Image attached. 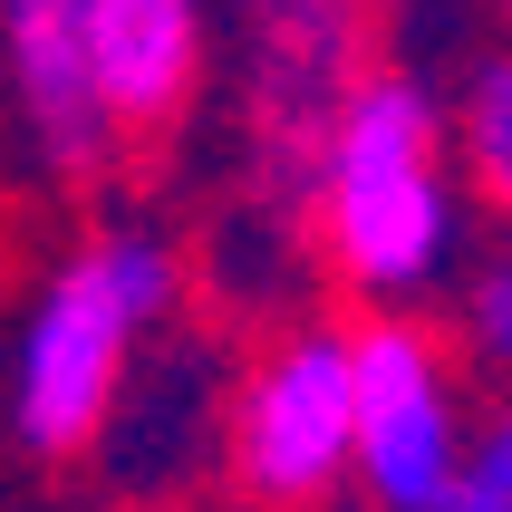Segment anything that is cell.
I'll list each match as a JSON object with an SVG mask.
<instances>
[{"label": "cell", "instance_id": "cell-1", "mask_svg": "<svg viewBox=\"0 0 512 512\" xmlns=\"http://www.w3.org/2000/svg\"><path fill=\"white\" fill-rule=\"evenodd\" d=\"M300 223L319 271L358 310H416L464 261V174L445 97L406 68H368L300 165Z\"/></svg>", "mask_w": 512, "mask_h": 512}, {"label": "cell", "instance_id": "cell-2", "mask_svg": "<svg viewBox=\"0 0 512 512\" xmlns=\"http://www.w3.org/2000/svg\"><path fill=\"white\" fill-rule=\"evenodd\" d=\"M174 300H184V261L165 232L107 223L68 242L49 261V281L29 290L20 339H10V445L39 464L87 455L107 435L136 358L174 329Z\"/></svg>", "mask_w": 512, "mask_h": 512}, {"label": "cell", "instance_id": "cell-3", "mask_svg": "<svg viewBox=\"0 0 512 512\" xmlns=\"http://www.w3.org/2000/svg\"><path fill=\"white\" fill-rule=\"evenodd\" d=\"M474 368L416 310H368L348 329V503L426 512L474 445Z\"/></svg>", "mask_w": 512, "mask_h": 512}, {"label": "cell", "instance_id": "cell-4", "mask_svg": "<svg viewBox=\"0 0 512 512\" xmlns=\"http://www.w3.org/2000/svg\"><path fill=\"white\" fill-rule=\"evenodd\" d=\"M213 455L252 512H339L348 503V329H329V319L271 329L223 387Z\"/></svg>", "mask_w": 512, "mask_h": 512}, {"label": "cell", "instance_id": "cell-5", "mask_svg": "<svg viewBox=\"0 0 512 512\" xmlns=\"http://www.w3.org/2000/svg\"><path fill=\"white\" fill-rule=\"evenodd\" d=\"M368 0H252V49H242V136L271 194H300L319 126L368 78Z\"/></svg>", "mask_w": 512, "mask_h": 512}, {"label": "cell", "instance_id": "cell-6", "mask_svg": "<svg viewBox=\"0 0 512 512\" xmlns=\"http://www.w3.org/2000/svg\"><path fill=\"white\" fill-rule=\"evenodd\" d=\"M213 78V10L203 0H87V107L107 145H145Z\"/></svg>", "mask_w": 512, "mask_h": 512}, {"label": "cell", "instance_id": "cell-7", "mask_svg": "<svg viewBox=\"0 0 512 512\" xmlns=\"http://www.w3.org/2000/svg\"><path fill=\"white\" fill-rule=\"evenodd\" d=\"M0 68L49 174H97L116 155L87 107V0H0Z\"/></svg>", "mask_w": 512, "mask_h": 512}, {"label": "cell", "instance_id": "cell-8", "mask_svg": "<svg viewBox=\"0 0 512 512\" xmlns=\"http://www.w3.org/2000/svg\"><path fill=\"white\" fill-rule=\"evenodd\" d=\"M455 174H464V203H484L493 223L512 232V49H493L474 78L455 87Z\"/></svg>", "mask_w": 512, "mask_h": 512}, {"label": "cell", "instance_id": "cell-9", "mask_svg": "<svg viewBox=\"0 0 512 512\" xmlns=\"http://www.w3.org/2000/svg\"><path fill=\"white\" fill-rule=\"evenodd\" d=\"M445 348L474 377L512 387V252L455 261V281H445Z\"/></svg>", "mask_w": 512, "mask_h": 512}, {"label": "cell", "instance_id": "cell-10", "mask_svg": "<svg viewBox=\"0 0 512 512\" xmlns=\"http://www.w3.org/2000/svg\"><path fill=\"white\" fill-rule=\"evenodd\" d=\"M426 512H512V387L474 416V445H464L455 484L435 493Z\"/></svg>", "mask_w": 512, "mask_h": 512}, {"label": "cell", "instance_id": "cell-11", "mask_svg": "<svg viewBox=\"0 0 512 512\" xmlns=\"http://www.w3.org/2000/svg\"><path fill=\"white\" fill-rule=\"evenodd\" d=\"M503 20H512V0H503Z\"/></svg>", "mask_w": 512, "mask_h": 512}]
</instances>
